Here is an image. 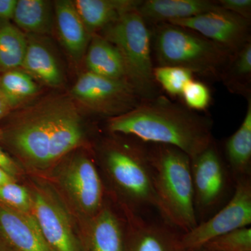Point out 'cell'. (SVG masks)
Returning <instances> with one entry per match:
<instances>
[{
	"instance_id": "6da1fadb",
	"label": "cell",
	"mask_w": 251,
	"mask_h": 251,
	"mask_svg": "<svg viewBox=\"0 0 251 251\" xmlns=\"http://www.w3.org/2000/svg\"><path fill=\"white\" fill-rule=\"evenodd\" d=\"M6 138L23 161L41 170L52 166L82 145L85 133L72 100L52 98L25 110Z\"/></svg>"
},
{
	"instance_id": "7a4b0ae2",
	"label": "cell",
	"mask_w": 251,
	"mask_h": 251,
	"mask_svg": "<svg viewBox=\"0 0 251 251\" xmlns=\"http://www.w3.org/2000/svg\"><path fill=\"white\" fill-rule=\"evenodd\" d=\"M108 128L112 134L131 137L144 143L175 147L191 158L214 139L210 117L161 94L142 100L127 113L109 119Z\"/></svg>"
},
{
	"instance_id": "3957f363",
	"label": "cell",
	"mask_w": 251,
	"mask_h": 251,
	"mask_svg": "<svg viewBox=\"0 0 251 251\" xmlns=\"http://www.w3.org/2000/svg\"><path fill=\"white\" fill-rule=\"evenodd\" d=\"M153 186L166 224L185 232L198 224L191 158L170 145L147 144Z\"/></svg>"
},
{
	"instance_id": "277c9868",
	"label": "cell",
	"mask_w": 251,
	"mask_h": 251,
	"mask_svg": "<svg viewBox=\"0 0 251 251\" xmlns=\"http://www.w3.org/2000/svg\"><path fill=\"white\" fill-rule=\"evenodd\" d=\"M158 66L184 68L203 78L220 81L232 54L196 31L171 23L150 27Z\"/></svg>"
},
{
	"instance_id": "5b68a950",
	"label": "cell",
	"mask_w": 251,
	"mask_h": 251,
	"mask_svg": "<svg viewBox=\"0 0 251 251\" xmlns=\"http://www.w3.org/2000/svg\"><path fill=\"white\" fill-rule=\"evenodd\" d=\"M128 143L110 141L101 153L104 171L109 179L126 202L127 210L152 208L160 215L161 208L157 198L149 158L148 146L132 138Z\"/></svg>"
},
{
	"instance_id": "8992f818",
	"label": "cell",
	"mask_w": 251,
	"mask_h": 251,
	"mask_svg": "<svg viewBox=\"0 0 251 251\" xmlns=\"http://www.w3.org/2000/svg\"><path fill=\"white\" fill-rule=\"evenodd\" d=\"M100 32L121 54L128 82L140 98L160 95L153 76L151 31L137 9L126 11Z\"/></svg>"
},
{
	"instance_id": "52a82bcc",
	"label": "cell",
	"mask_w": 251,
	"mask_h": 251,
	"mask_svg": "<svg viewBox=\"0 0 251 251\" xmlns=\"http://www.w3.org/2000/svg\"><path fill=\"white\" fill-rule=\"evenodd\" d=\"M191 167L195 209L201 223L221 209L234 181L214 139L191 158Z\"/></svg>"
},
{
	"instance_id": "ba28073f",
	"label": "cell",
	"mask_w": 251,
	"mask_h": 251,
	"mask_svg": "<svg viewBox=\"0 0 251 251\" xmlns=\"http://www.w3.org/2000/svg\"><path fill=\"white\" fill-rule=\"evenodd\" d=\"M251 224V176H247L234 181L232 197L214 215L180 236L181 249H200L214 238Z\"/></svg>"
},
{
	"instance_id": "9c48e42d",
	"label": "cell",
	"mask_w": 251,
	"mask_h": 251,
	"mask_svg": "<svg viewBox=\"0 0 251 251\" xmlns=\"http://www.w3.org/2000/svg\"><path fill=\"white\" fill-rule=\"evenodd\" d=\"M72 94L91 111L110 118L133 110L143 100L126 81L100 76L88 71L78 77Z\"/></svg>"
},
{
	"instance_id": "30bf717a",
	"label": "cell",
	"mask_w": 251,
	"mask_h": 251,
	"mask_svg": "<svg viewBox=\"0 0 251 251\" xmlns=\"http://www.w3.org/2000/svg\"><path fill=\"white\" fill-rule=\"evenodd\" d=\"M32 214L54 251H82V240L62 200L52 188L41 185L30 191Z\"/></svg>"
},
{
	"instance_id": "8fae6325",
	"label": "cell",
	"mask_w": 251,
	"mask_h": 251,
	"mask_svg": "<svg viewBox=\"0 0 251 251\" xmlns=\"http://www.w3.org/2000/svg\"><path fill=\"white\" fill-rule=\"evenodd\" d=\"M168 23L196 31L232 54L251 41V21L222 9Z\"/></svg>"
},
{
	"instance_id": "7c38bea8",
	"label": "cell",
	"mask_w": 251,
	"mask_h": 251,
	"mask_svg": "<svg viewBox=\"0 0 251 251\" xmlns=\"http://www.w3.org/2000/svg\"><path fill=\"white\" fill-rule=\"evenodd\" d=\"M60 183L74 204L90 221L105 206L103 183L89 157L77 156L69 162L61 173Z\"/></svg>"
},
{
	"instance_id": "4fadbf2b",
	"label": "cell",
	"mask_w": 251,
	"mask_h": 251,
	"mask_svg": "<svg viewBox=\"0 0 251 251\" xmlns=\"http://www.w3.org/2000/svg\"><path fill=\"white\" fill-rule=\"evenodd\" d=\"M125 251H184L179 234L169 224H159L144 219L127 210Z\"/></svg>"
},
{
	"instance_id": "5bb4252c",
	"label": "cell",
	"mask_w": 251,
	"mask_h": 251,
	"mask_svg": "<svg viewBox=\"0 0 251 251\" xmlns=\"http://www.w3.org/2000/svg\"><path fill=\"white\" fill-rule=\"evenodd\" d=\"M0 232L16 251H54L32 213L20 212L0 203Z\"/></svg>"
},
{
	"instance_id": "9a60e30c",
	"label": "cell",
	"mask_w": 251,
	"mask_h": 251,
	"mask_svg": "<svg viewBox=\"0 0 251 251\" xmlns=\"http://www.w3.org/2000/svg\"><path fill=\"white\" fill-rule=\"evenodd\" d=\"M219 9L216 0H141L137 11L151 27Z\"/></svg>"
},
{
	"instance_id": "2e32d148",
	"label": "cell",
	"mask_w": 251,
	"mask_h": 251,
	"mask_svg": "<svg viewBox=\"0 0 251 251\" xmlns=\"http://www.w3.org/2000/svg\"><path fill=\"white\" fill-rule=\"evenodd\" d=\"M121 219L108 206H104L89 221L82 240V251H125V231Z\"/></svg>"
},
{
	"instance_id": "e0dca14e",
	"label": "cell",
	"mask_w": 251,
	"mask_h": 251,
	"mask_svg": "<svg viewBox=\"0 0 251 251\" xmlns=\"http://www.w3.org/2000/svg\"><path fill=\"white\" fill-rule=\"evenodd\" d=\"M54 11L63 45L73 58H82L90 44L91 34L79 16L74 1H56Z\"/></svg>"
},
{
	"instance_id": "ac0fdd59",
	"label": "cell",
	"mask_w": 251,
	"mask_h": 251,
	"mask_svg": "<svg viewBox=\"0 0 251 251\" xmlns=\"http://www.w3.org/2000/svg\"><path fill=\"white\" fill-rule=\"evenodd\" d=\"M141 0H76L79 16L90 34L102 31L130 10L137 9Z\"/></svg>"
},
{
	"instance_id": "d6986e66",
	"label": "cell",
	"mask_w": 251,
	"mask_h": 251,
	"mask_svg": "<svg viewBox=\"0 0 251 251\" xmlns=\"http://www.w3.org/2000/svg\"><path fill=\"white\" fill-rule=\"evenodd\" d=\"M240 126L225 141L224 156L234 181L251 176V98Z\"/></svg>"
},
{
	"instance_id": "ffe728a7",
	"label": "cell",
	"mask_w": 251,
	"mask_h": 251,
	"mask_svg": "<svg viewBox=\"0 0 251 251\" xmlns=\"http://www.w3.org/2000/svg\"><path fill=\"white\" fill-rule=\"evenodd\" d=\"M85 54L88 72L100 76L128 82L121 54L113 44L103 36L94 34Z\"/></svg>"
},
{
	"instance_id": "44dd1931",
	"label": "cell",
	"mask_w": 251,
	"mask_h": 251,
	"mask_svg": "<svg viewBox=\"0 0 251 251\" xmlns=\"http://www.w3.org/2000/svg\"><path fill=\"white\" fill-rule=\"evenodd\" d=\"M25 72L50 87L62 82V75L58 63L50 50L38 41H28L27 50L22 67Z\"/></svg>"
},
{
	"instance_id": "7402d4cb",
	"label": "cell",
	"mask_w": 251,
	"mask_h": 251,
	"mask_svg": "<svg viewBox=\"0 0 251 251\" xmlns=\"http://www.w3.org/2000/svg\"><path fill=\"white\" fill-rule=\"evenodd\" d=\"M220 81L230 93L251 98V41L232 54Z\"/></svg>"
},
{
	"instance_id": "603a6c76",
	"label": "cell",
	"mask_w": 251,
	"mask_h": 251,
	"mask_svg": "<svg viewBox=\"0 0 251 251\" xmlns=\"http://www.w3.org/2000/svg\"><path fill=\"white\" fill-rule=\"evenodd\" d=\"M13 19L18 29L46 34L52 23L50 3L44 0H18Z\"/></svg>"
},
{
	"instance_id": "cb8c5ba5",
	"label": "cell",
	"mask_w": 251,
	"mask_h": 251,
	"mask_svg": "<svg viewBox=\"0 0 251 251\" xmlns=\"http://www.w3.org/2000/svg\"><path fill=\"white\" fill-rule=\"evenodd\" d=\"M28 41L24 33L7 22L0 24V73L22 67Z\"/></svg>"
},
{
	"instance_id": "d4e9b609",
	"label": "cell",
	"mask_w": 251,
	"mask_h": 251,
	"mask_svg": "<svg viewBox=\"0 0 251 251\" xmlns=\"http://www.w3.org/2000/svg\"><path fill=\"white\" fill-rule=\"evenodd\" d=\"M0 90L12 108L35 95L38 87L33 77L27 73L15 69L2 74L0 77Z\"/></svg>"
},
{
	"instance_id": "484cf974",
	"label": "cell",
	"mask_w": 251,
	"mask_h": 251,
	"mask_svg": "<svg viewBox=\"0 0 251 251\" xmlns=\"http://www.w3.org/2000/svg\"><path fill=\"white\" fill-rule=\"evenodd\" d=\"M157 85L173 97H181L185 86L192 80L194 74L184 68L157 66L153 69Z\"/></svg>"
},
{
	"instance_id": "4316f807",
	"label": "cell",
	"mask_w": 251,
	"mask_h": 251,
	"mask_svg": "<svg viewBox=\"0 0 251 251\" xmlns=\"http://www.w3.org/2000/svg\"><path fill=\"white\" fill-rule=\"evenodd\" d=\"M203 248L211 251H251V227L234 229L214 238Z\"/></svg>"
},
{
	"instance_id": "83f0119b",
	"label": "cell",
	"mask_w": 251,
	"mask_h": 251,
	"mask_svg": "<svg viewBox=\"0 0 251 251\" xmlns=\"http://www.w3.org/2000/svg\"><path fill=\"white\" fill-rule=\"evenodd\" d=\"M0 203L20 212L32 213L30 191L16 181L0 186Z\"/></svg>"
},
{
	"instance_id": "f1b7e54d",
	"label": "cell",
	"mask_w": 251,
	"mask_h": 251,
	"mask_svg": "<svg viewBox=\"0 0 251 251\" xmlns=\"http://www.w3.org/2000/svg\"><path fill=\"white\" fill-rule=\"evenodd\" d=\"M185 106L195 112L204 111L211 102V92L209 87L198 80H192L185 86L181 95Z\"/></svg>"
},
{
	"instance_id": "f546056e",
	"label": "cell",
	"mask_w": 251,
	"mask_h": 251,
	"mask_svg": "<svg viewBox=\"0 0 251 251\" xmlns=\"http://www.w3.org/2000/svg\"><path fill=\"white\" fill-rule=\"evenodd\" d=\"M216 2L221 9L251 21V0H216Z\"/></svg>"
},
{
	"instance_id": "4dcf8cb0",
	"label": "cell",
	"mask_w": 251,
	"mask_h": 251,
	"mask_svg": "<svg viewBox=\"0 0 251 251\" xmlns=\"http://www.w3.org/2000/svg\"><path fill=\"white\" fill-rule=\"evenodd\" d=\"M0 168L6 171L8 174L16 179V176L20 174L19 167L6 153L0 148Z\"/></svg>"
},
{
	"instance_id": "1f68e13d",
	"label": "cell",
	"mask_w": 251,
	"mask_h": 251,
	"mask_svg": "<svg viewBox=\"0 0 251 251\" xmlns=\"http://www.w3.org/2000/svg\"><path fill=\"white\" fill-rule=\"evenodd\" d=\"M17 3V0H0V20L13 19Z\"/></svg>"
},
{
	"instance_id": "d6a6232c",
	"label": "cell",
	"mask_w": 251,
	"mask_h": 251,
	"mask_svg": "<svg viewBox=\"0 0 251 251\" xmlns=\"http://www.w3.org/2000/svg\"><path fill=\"white\" fill-rule=\"evenodd\" d=\"M9 100L5 97L4 94L0 90V120L9 113L12 109Z\"/></svg>"
},
{
	"instance_id": "836d02e7",
	"label": "cell",
	"mask_w": 251,
	"mask_h": 251,
	"mask_svg": "<svg viewBox=\"0 0 251 251\" xmlns=\"http://www.w3.org/2000/svg\"><path fill=\"white\" fill-rule=\"evenodd\" d=\"M14 181H16V179L14 177L0 168V186L14 182Z\"/></svg>"
},
{
	"instance_id": "e575fe53",
	"label": "cell",
	"mask_w": 251,
	"mask_h": 251,
	"mask_svg": "<svg viewBox=\"0 0 251 251\" xmlns=\"http://www.w3.org/2000/svg\"><path fill=\"white\" fill-rule=\"evenodd\" d=\"M0 251H16L4 240V238L0 235Z\"/></svg>"
},
{
	"instance_id": "d590c367",
	"label": "cell",
	"mask_w": 251,
	"mask_h": 251,
	"mask_svg": "<svg viewBox=\"0 0 251 251\" xmlns=\"http://www.w3.org/2000/svg\"><path fill=\"white\" fill-rule=\"evenodd\" d=\"M186 251H211L208 250V249H204V248H200V249H194V250Z\"/></svg>"
}]
</instances>
